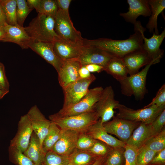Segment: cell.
<instances>
[{"label":"cell","instance_id":"cell-1","mask_svg":"<svg viewBox=\"0 0 165 165\" xmlns=\"http://www.w3.org/2000/svg\"><path fill=\"white\" fill-rule=\"evenodd\" d=\"M134 33L124 40L100 38L95 39L83 38V44L102 50L114 56L123 58L133 52L143 49V35L146 29L139 21L134 24Z\"/></svg>","mask_w":165,"mask_h":165},{"label":"cell","instance_id":"cell-2","mask_svg":"<svg viewBox=\"0 0 165 165\" xmlns=\"http://www.w3.org/2000/svg\"><path fill=\"white\" fill-rule=\"evenodd\" d=\"M54 23L55 18L38 13L24 29L32 41L53 43L61 39L55 31Z\"/></svg>","mask_w":165,"mask_h":165},{"label":"cell","instance_id":"cell-3","mask_svg":"<svg viewBox=\"0 0 165 165\" xmlns=\"http://www.w3.org/2000/svg\"><path fill=\"white\" fill-rule=\"evenodd\" d=\"M50 120L61 129H68L79 133L86 132L99 118L93 109L82 114L66 117H61L56 113L49 116Z\"/></svg>","mask_w":165,"mask_h":165},{"label":"cell","instance_id":"cell-4","mask_svg":"<svg viewBox=\"0 0 165 165\" xmlns=\"http://www.w3.org/2000/svg\"><path fill=\"white\" fill-rule=\"evenodd\" d=\"M154 64L152 61L141 71L133 75L127 76L119 81L122 94L127 96H134L137 100H141L147 93L146 87L147 74L150 67Z\"/></svg>","mask_w":165,"mask_h":165},{"label":"cell","instance_id":"cell-5","mask_svg":"<svg viewBox=\"0 0 165 165\" xmlns=\"http://www.w3.org/2000/svg\"><path fill=\"white\" fill-rule=\"evenodd\" d=\"M116 109L118 110L116 116L119 118L149 124L165 109V105L159 107L153 105L135 110L119 104Z\"/></svg>","mask_w":165,"mask_h":165},{"label":"cell","instance_id":"cell-6","mask_svg":"<svg viewBox=\"0 0 165 165\" xmlns=\"http://www.w3.org/2000/svg\"><path fill=\"white\" fill-rule=\"evenodd\" d=\"M103 89L98 86L89 89L78 102L69 107L62 108L56 114L61 117H66L79 115L91 111L99 99Z\"/></svg>","mask_w":165,"mask_h":165},{"label":"cell","instance_id":"cell-7","mask_svg":"<svg viewBox=\"0 0 165 165\" xmlns=\"http://www.w3.org/2000/svg\"><path fill=\"white\" fill-rule=\"evenodd\" d=\"M55 31L61 39L68 42L83 44L81 32L74 26L69 15L58 9L55 18Z\"/></svg>","mask_w":165,"mask_h":165},{"label":"cell","instance_id":"cell-8","mask_svg":"<svg viewBox=\"0 0 165 165\" xmlns=\"http://www.w3.org/2000/svg\"><path fill=\"white\" fill-rule=\"evenodd\" d=\"M96 79L91 74L86 79H79L62 88L64 95L62 108H65L78 102L87 94L90 84Z\"/></svg>","mask_w":165,"mask_h":165},{"label":"cell","instance_id":"cell-9","mask_svg":"<svg viewBox=\"0 0 165 165\" xmlns=\"http://www.w3.org/2000/svg\"><path fill=\"white\" fill-rule=\"evenodd\" d=\"M112 87L108 86L103 89L98 101L93 109L96 112L102 123L106 122L114 116V109H116L119 102L115 100Z\"/></svg>","mask_w":165,"mask_h":165},{"label":"cell","instance_id":"cell-10","mask_svg":"<svg viewBox=\"0 0 165 165\" xmlns=\"http://www.w3.org/2000/svg\"><path fill=\"white\" fill-rule=\"evenodd\" d=\"M113 118L112 120L103 124L105 130L108 133L115 135L126 144L140 122L124 119L116 116Z\"/></svg>","mask_w":165,"mask_h":165},{"label":"cell","instance_id":"cell-11","mask_svg":"<svg viewBox=\"0 0 165 165\" xmlns=\"http://www.w3.org/2000/svg\"><path fill=\"white\" fill-rule=\"evenodd\" d=\"M80 133L71 130L61 129L60 137L51 150L60 155L70 156L76 149Z\"/></svg>","mask_w":165,"mask_h":165},{"label":"cell","instance_id":"cell-12","mask_svg":"<svg viewBox=\"0 0 165 165\" xmlns=\"http://www.w3.org/2000/svg\"><path fill=\"white\" fill-rule=\"evenodd\" d=\"M18 126L17 133L11 141L10 146L16 148L23 153L28 146L33 132L30 120L27 114L20 117Z\"/></svg>","mask_w":165,"mask_h":165},{"label":"cell","instance_id":"cell-13","mask_svg":"<svg viewBox=\"0 0 165 165\" xmlns=\"http://www.w3.org/2000/svg\"><path fill=\"white\" fill-rule=\"evenodd\" d=\"M114 57L112 55L100 49L83 45L82 53L79 58L82 66L95 64L105 68Z\"/></svg>","mask_w":165,"mask_h":165},{"label":"cell","instance_id":"cell-14","mask_svg":"<svg viewBox=\"0 0 165 165\" xmlns=\"http://www.w3.org/2000/svg\"><path fill=\"white\" fill-rule=\"evenodd\" d=\"M27 114L33 131L38 137L42 146L43 141L48 132L51 122L45 118L36 105L32 107Z\"/></svg>","mask_w":165,"mask_h":165},{"label":"cell","instance_id":"cell-15","mask_svg":"<svg viewBox=\"0 0 165 165\" xmlns=\"http://www.w3.org/2000/svg\"><path fill=\"white\" fill-rule=\"evenodd\" d=\"M29 48L52 65L57 73L59 72L63 61L55 53L53 43L31 41L29 45Z\"/></svg>","mask_w":165,"mask_h":165},{"label":"cell","instance_id":"cell-16","mask_svg":"<svg viewBox=\"0 0 165 165\" xmlns=\"http://www.w3.org/2000/svg\"><path fill=\"white\" fill-rule=\"evenodd\" d=\"M82 66L78 58L63 61L57 73L59 83L62 88L80 79L79 71Z\"/></svg>","mask_w":165,"mask_h":165},{"label":"cell","instance_id":"cell-17","mask_svg":"<svg viewBox=\"0 0 165 165\" xmlns=\"http://www.w3.org/2000/svg\"><path fill=\"white\" fill-rule=\"evenodd\" d=\"M54 51L62 61L78 59L81 54L83 45L64 41L61 39L53 43Z\"/></svg>","mask_w":165,"mask_h":165},{"label":"cell","instance_id":"cell-18","mask_svg":"<svg viewBox=\"0 0 165 165\" xmlns=\"http://www.w3.org/2000/svg\"><path fill=\"white\" fill-rule=\"evenodd\" d=\"M4 27L5 34L2 41L16 43L23 49L29 48L31 40L24 27L18 24L12 25L7 23Z\"/></svg>","mask_w":165,"mask_h":165},{"label":"cell","instance_id":"cell-19","mask_svg":"<svg viewBox=\"0 0 165 165\" xmlns=\"http://www.w3.org/2000/svg\"><path fill=\"white\" fill-rule=\"evenodd\" d=\"M165 37V28L161 33L158 35L153 33L152 36L149 38L143 35V49L148 54L151 61H154V64L159 63L162 58L164 51L160 47Z\"/></svg>","mask_w":165,"mask_h":165},{"label":"cell","instance_id":"cell-20","mask_svg":"<svg viewBox=\"0 0 165 165\" xmlns=\"http://www.w3.org/2000/svg\"><path fill=\"white\" fill-rule=\"evenodd\" d=\"M127 2L129 5L128 11L119 13L127 22L134 24L139 16H150L151 11L148 0H127Z\"/></svg>","mask_w":165,"mask_h":165},{"label":"cell","instance_id":"cell-21","mask_svg":"<svg viewBox=\"0 0 165 165\" xmlns=\"http://www.w3.org/2000/svg\"><path fill=\"white\" fill-rule=\"evenodd\" d=\"M95 140L103 141L112 148L124 147L126 144L111 135L105 130L99 118L85 132Z\"/></svg>","mask_w":165,"mask_h":165},{"label":"cell","instance_id":"cell-22","mask_svg":"<svg viewBox=\"0 0 165 165\" xmlns=\"http://www.w3.org/2000/svg\"><path fill=\"white\" fill-rule=\"evenodd\" d=\"M122 58L130 75L137 73L141 68L152 61L143 49L131 52Z\"/></svg>","mask_w":165,"mask_h":165},{"label":"cell","instance_id":"cell-23","mask_svg":"<svg viewBox=\"0 0 165 165\" xmlns=\"http://www.w3.org/2000/svg\"><path fill=\"white\" fill-rule=\"evenodd\" d=\"M23 153L36 165H41L44 161L46 153L38 137L33 131L28 146Z\"/></svg>","mask_w":165,"mask_h":165},{"label":"cell","instance_id":"cell-24","mask_svg":"<svg viewBox=\"0 0 165 165\" xmlns=\"http://www.w3.org/2000/svg\"><path fill=\"white\" fill-rule=\"evenodd\" d=\"M151 137L150 123L147 124L140 122L133 131L126 145L138 150Z\"/></svg>","mask_w":165,"mask_h":165},{"label":"cell","instance_id":"cell-25","mask_svg":"<svg viewBox=\"0 0 165 165\" xmlns=\"http://www.w3.org/2000/svg\"><path fill=\"white\" fill-rule=\"evenodd\" d=\"M104 71L119 82L125 79L128 74L127 69L122 58L115 56L110 61Z\"/></svg>","mask_w":165,"mask_h":165},{"label":"cell","instance_id":"cell-26","mask_svg":"<svg viewBox=\"0 0 165 165\" xmlns=\"http://www.w3.org/2000/svg\"><path fill=\"white\" fill-rule=\"evenodd\" d=\"M150 6L151 14L146 28L150 33L159 34L157 27V18L159 15L165 8V0H148Z\"/></svg>","mask_w":165,"mask_h":165},{"label":"cell","instance_id":"cell-27","mask_svg":"<svg viewBox=\"0 0 165 165\" xmlns=\"http://www.w3.org/2000/svg\"><path fill=\"white\" fill-rule=\"evenodd\" d=\"M69 157L72 165H91L99 158L88 151L77 148Z\"/></svg>","mask_w":165,"mask_h":165},{"label":"cell","instance_id":"cell-28","mask_svg":"<svg viewBox=\"0 0 165 165\" xmlns=\"http://www.w3.org/2000/svg\"><path fill=\"white\" fill-rule=\"evenodd\" d=\"M61 131L60 128L55 123L51 122L48 132L42 144V148L46 154L52 150L60 137Z\"/></svg>","mask_w":165,"mask_h":165},{"label":"cell","instance_id":"cell-29","mask_svg":"<svg viewBox=\"0 0 165 165\" xmlns=\"http://www.w3.org/2000/svg\"><path fill=\"white\" fill-rule=\"evenodd\" d=\"M0 2L7 23L12 25H18L16 16V0H0Z\"/></svg>","mask_w":165,"mask_h":165},{"label":"cell","instance_id":"cell-30","mask_svg":"<svg viewBox=\"0 0 165 165\" xmlns=\"http://www.w3.org/2000/svg\"><path fill=\"white\" fill-rule=\"evenodd\" d=\"M141 148H146L157 153L165 148V127L158 134L147 140Z\"/></svg>","mask_w":165,"mask_h":165},{"label":"cell","instance_id":"cell-31","mask_svg":"<svg viewBox=\"0 0 165 165\" xmlns=\"http://www.w3.org/2000/svg\"><path fill=\"white\" fill-rule=\"evenodd\" d=\"M124 147L113 148L106 157L104 165H124Z\"/></svg>","mask_w":165,"mask_h":165},{"label":"cell","instance_id":"cell-32","mask_svg":"<svg viewBox=\"0 0 165 165\" xmlns=\"http://www.w3.org/2000/svg\"><path fill=\"white\" fill-rule=\"evenodd\" d=\"M56 0H40L36 11L55 18L58 10Z\"/></svg>","mask_w":165,"mask_h":165},{"label":"cell","instance_id":"cell-33","mask_svg":"<svg viewBox=\"0 0 165 165\" xmlns=\"http://www.w3.org/2000/svg\"><path fill=\"white\" fill-rule=\"evenodd\" d=\"M70 162L69 156L60 155L50 150L46 153L42 165H67Z\"/></svg>","mask_w":165,"mask_h":165},{"label":"cell","instance_id":"cell-34","mask_svg":"<svg viewBox=\"0 0 165 165\" xmlns=\"http://www.w3.org/2000/svg\"><path fill=\"white\" fill-rule=\"evenodd\" d=\"M10 161L16 165H36L16 148L9 146V148Z\"/></svg>","mask_w":165,"mask_h":165},{"label":"cell","instance_id":"cell-35","mask_svg":"<svg viewBox=\"0 0 165 165\" xmlns=\"http://www.w3.org/2000/svg\"><path fill=\"white\" fill-rule=\"evenodd\" d=\"M16 16L17 24L23 27L24 22L27 16L33 9L28 6L25 0H16Z\"/></svg>","mask_w":165,"mask_h":165},{"label":"cell","instance_id":"cell-36","mask_svg":"<svg viewBox=\"0 0 165 165\" xmlns=\"http://www.w3.org/2000/svg\"><path fill=\"white\" fill-rule=\"evenodd\" d=\"M113 148L103 141L96 140L93 146L88 151L98 157H106Z\"/></svg>","mask_w":165,"mask_h":165},{"label":"cell","instance_id":"cell-37","mask_svg":"<svg viewBox=\"0 0 165 165\" xmlns=\"http://www.w3.org/2000/svg\"><path fill=\"white\" fill-rule=\"evenodd\" d=\"M157 152L145 148H141L138 150L137 156L138 165H148Z\"/></svg>","mask_w":165,"mask_h":165},{"label":"cell","instance_id":"cell-38","mask_svg":"<svg viewBox=\"0 0 165 165\" xmlns=\"http://www.w3.org/2000/svg\"><path fill=\"white\" fill-rule=\"evenodd\" d=\"M96 140L85 133H80L77 140L76 148L88 151L93 146Z\"/></svg>","mask_w":165,"mask_h":165},{"label":"cell","instance_id":"cell-39","mask_svg":"<svg viewBox=\"0 0 165 165\" xmlns=\"http://www.w3.org/2000/svg\"><path fill=\"white\" fill-rule=\"evenodd\" d=\"M165 124V109L150 123L151 138L160 133L164 127Z\"/></svg>","mask_w":165,"mask_h":165},{"label":"cell","instance_id":"cell-40","mask_svg":"<svg viewBox=\"0 0 165 165\" xmlns=\"http://www.w3.org/2000/svg\"><path fill=\"white\" fill-rule=\"evenodd\" d=\"M124 148L125 149L124 165H138L137 160L138 150L133 147L127 145Z\"/></svg>","mask_w":165,"mask_h":165},{"label":"cell","instance_id":"cell-41","mask_svg":"<svg viewBox=\"0 0 165 165\" xmlns=\"http://www.w3.org/2000/svg\"><path fill=\"white\" fill-rule=\"evenodd\" d=\"M155 105L160 106L165 105V85H163L158 90L156 94L151 102L144 108Z\"/></svg>","mask_w":165,"mask_h":165},{"label":"cell","instance_id":"cell-42","mask_svg":"<svg viewBox=\"0 0 165 165\" xmlns=\"http://www.w3.org/2000/svg\"><path fill=\"white\" fill-rule=\"evenodd\" d=\"M0 89L9 92V84L6 77L4 65L0 62Z\"/></svg>","mask_w":165,"mask_h":165},{"label":"cell","instance_id":"cell-43","mask_svg":"<svg viewBox=\"0 0 165 165\" xmlns=\"http://www.w3.org/2000/svg\"><path fill=\"white\" fill-rule=\"evenodd\" d=\"M148 165H165V148L157 153Z\"/></svg>","mask_w":165,"mask_h":165},{"label":"cell","instance_id":"cell-44","mask_svg":"<svg viewBox=\"0 0 165 165\" xmlns=\"http://www.w3.org/2000/svg\"><path fill=\"white\" fill-rule=\"evenodd\" d=\"M58 7L64 14L68 15L69 8L72 0H56Z\"/></svg>","mask_w":165,"mask_h":165},{"label":"cell","instance_id":"cell-45","mask_svg":"<svg viewBox=\"0 0 165 165\" xmlns=\"http://www.w3.org/2000/svg\"><path fill=\"white\" fill-rule=\"evenodd\" d=\"M86 68L90 72H101L104 71V67L95 64H90L85 65Z\"/></svg>","mask_w":165,"mask_h":165},{"label":"cell","instance_id":"cell-46","mask_svg":"<svg viewBox=\"0 0 165 165\" xmlns=\"http://www.w3.org/2000/svg\"><path fill=\"white\" fill-rule=\"evenodd\" d=\"M79 75L80 79H86L90 76L91 74L85 66H82L79 71Z\"/></svg>","mask_w":165,"mask_h":165},{"label":"cell","instance_id":"cell-47","mask_svg":"<svg viewBox=\"0 0 165 165\" xmlns=\"http://www.w3.org/2000/svg\"><path fill=\"white\" fill-rule=\"evenodd\" d=\"M29 7L31 9H37L40 0H27L26 1Z\"/></svg>","mask_w":165,"mask_h":165},{"label":"cell","instance_id":"cell-48","mask_svg":"<svg viewBox=\"0 0 165 165\" xmlns=\"http://www.w3.org/2000/svg\"><path fill=\"white\" fill-rule=\"evenodd\" d=\"M6 23H7L6 16L0 2V26H4Z\"/></svg>","mask_w":165,"mask_h":165},{"label":"cell","instance_id":"cell-49","mask_svg":"<svg viewBox=\"0 0 165 165\" xmlns=\"http://www.w3.org/2000/svg\"><path fill=\"white\" fill-rule=\"evenodd\" d=\"M107 156L98 158L96 161L91 165H104Z\"/></svg>","mask_w":165,"mask_h":165},{"label":"cell","instance_id":"cell-50","mask_svg":"<svg viewBox=\"0 0 165 165\" xmlns=\"http://www.w3.org/2000/svg\"><path fill=\"white\" fill-rule=\"evenodd\" d=\"M5 34L4 26H0V41L2 40Z\"/></svg>","mask_w":165,"mask_h":165},{"label":"cell","instance_id":"cell-51","mask_svg":"<svg viewBox=\"0 0 165 165\" xmlns=\"http://www.w3.org/2000/svg\"><path fill=\"white\" fill-rule=\"evenodd\" d=\"M9 92L0 89V99H2Z\"/></svg>","mask_w":165,"mask_h":165},{"label":"cell","instance_id":"cell-52","mask_svg":"<svg viewBox=\"0 0 165 165\" xmlns=\"http://www.w3.org/2000/svg\"><path fill=\"white\" fill-rule=\"evenodd\" d=\"M67 165H72V164L70 162V163Z\"/></svg>","mask_w":165,"mask_h":165},{"label":"cell","instance_id":"cell-53","mask_svg":"<svg viewBox=\"0 0 165 165\" xmlns=\"http://www.w3.org/2000/svg\"></svg>","mask_w":165,"mask_h":165}]
</instances>
